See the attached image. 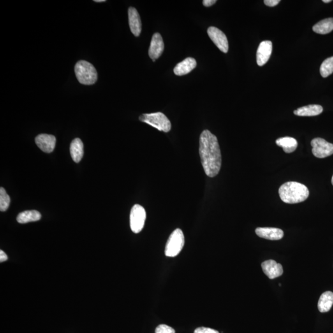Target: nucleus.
Returning <instances> with one entry per match:
<instances>
[{"label":"nucleus","instance_id":"nucleus-1","mask_svg":"<svg viewBox=\"0 0 333 333\" xmlns=\"http://www.w3.org/2000/svg\"><path fill=\"white\" fill-rule=\"evenodd\" d=\"M200 155L205 174L209 177L218 175L222 166V155L218 140L207 130L201 134Z\"/></svg>","mask_w":333,"mask_h":333},{"label":"nucleus","instance_id":"nucleus-2","mask_svg":"<svg viewBox=\"0 0 333 333\" xmlns=\"http://www.w3.org/2000/svg\"><path fill=\"white\" fill-rule=\"evenodd\" d=\"M279 197L284 203L297 204L304 202L309 196V189L304 185L289 182L282 185L279 189Z\"/></svg>","mask_w":333,"mask_h":333},{"label":"nucleus","instance_id":"nucleus-3","mask_svg":"<svg viewBox=\"0 0 333 333\" xmlns=\"http://www.w3.org/2000/svg\"><path fill=\"white\" fill-rule=\"evenodd\" d=\"M75 73L78 82L83 85L94 84L98 79L96 69L87 61H78L75 66Z\"/></svg>","mask_w":333,"mask_h":333},{"label":"nucleus","instance_id":"nucleus-4","mask_svg":"<svg viewBox=\"0 0 333 333\" xmlns=\"http://www.w3.org/2000/svg\"><path fill=\"white\" fill-rule=\"evenodd\" d=\"M139 119L141 122L149 124L164 132H168L172 128L169 119L165 114L160 112L142 114L139 117Z\"/></svg>","mask_w":333,"mask_h":333},{"label":"nucleus","instance_id":"nucleus-5","mask_svg":"<svg viewBox=\"0 0 333 333\" xmlns=\"http://www.w3.org/2000/svg\"><path fill=\"white\" fill-rule=\"evenodd\" d=\"M185 244L184 233L179 228L176 229L168 238L165 249L166 256L173 258L180 254Z\"/></svg>","mask_w":333,"mask_h":333},{"label":"nucleus","instance_id":"nucleus-6","mask_svg":"<svg viewBox=\"0 0 333 333\" xmlns=\"http://www.w3.org/2000/svg\"><path fill=\"white\" fill-rule=\"evenodd\" d=\"M147 213L142 205L135 204L131 210L130 216V224L133 233H138L144 227Z\"/></svg>","mask_w":333,"mask_h":333},{"label":"nucleus","instance_id":"nucleus-7","mask_svg":"<svg viewBox=\"0 0 333 333\" xmlns=\"http://www.w3.org/2000/svg\"><path fill=\"white\" fill-rule=\"evenodd\" d=\"M312 153L318 158H325L333 154V144L321 138H316L311 142Z\"/></svg>","mask_w":333,"mask_h":333},{"label":"nucleus","instance_id":"nucleus-8","mask_svg":"<svg viewBox=\"0 0 333 333\" xmlns=\"http://www.w3.org/2000/svg\"><path fill=\"white\" fill-rule=\"evenodd\" d=\"M208 36L221 52L226 53L228 51V41L225 34L218 28L210 27L207 29Z\"/></svg>","mask_w":333,"mask_h":333},{"label":"nucleus","instance_id":"nucleus-9","mask_svg":"<svg viewBox=\"0 0 333 333\" xmlns=\"http://www.w3.org/2000/svg\"><path fill=\"white\" fill-rule=\"evenodd\" d=\"M164 43L160 34L155 33L152 36L149 49V56L152 61H155L163 54Z\"/></svg>","mask_w":333,"mask_h":333},{"label":"nucleus","instance_id":"nucleus-10","mask_svg":"<svg viewBox=\"0 0 333 333\" xmlns=\"http://www.w3.org/2000/svg\"><path fill=\"white\" fill-rule=\"evenodd\" d=\"M272 52V41L267 40L261 42L257 52V63L258 66H264L269 60Z\"/></svg>","mask_w":333,"mask_h":333},{"label":"nucleus","instance_id":"nucleus-11","mask_svg":"<svg viewBox=\"0 0 333 333\" xmlns=\"http://www.w3.org/2000/svg\"><path fill=\"white\" fill-rule=\"evenodd\" d=\"M56 142L55 136L48 134H41L36 138V143L41 151L50 153L54 150Z\"/></svg>","mask_w":333,"mask_h":333},{"label":"nucleus","instance_id":"nucleus-12","mask_svg":"<svg viewBox=\"0 0 333 333\" xmlns=\"http://www.w3.org/2000/svg\"><path fill=\"white\" fill-rule=\"evenodd\" d=\"M262 268L266 276L271 279L280 277L283 274L282 265L274 260L265 261L262 263Z\"/></svg>","mask_w":333,"mask_h":333},{"label":"nucleus","instance_id":"nucleus-13","mask_svg":"<svg viewBox=\"0 0 333 333\" xmlns=\"http://www.w3.org/2000/svg\"><path fill=\"white\" fill-rule=\"evenodd\" d=\"M129 22L130 31L135 37L140 36L142 32V21L137 10L133 7L129 8L128 11Z\"/></svg>","mask_w":333,"mask_h":333},{"label":"nucleus","instance_id":"nucleus-14","mask_svg":"<svg viewBox=\"0 0 333 333\" xmlns=\"http://www.w3.org/2000/svg\"><path fill=\"white\" fill-rule=\"evenodd\" d=\"M256 233L260 238L272 240H281L284 236L283 230L277 228H258Z\"/></svg>","mask_w":333,"mask_h":333},{"label":"nucleus","instance_id":"nucleus-15","mask_svg":"<svg viewBox=\"0 0 333 333\" xmlns=\"http://www.w3.org/2000/svg\"><path fill=\"white\" fill-rule=\"evenodd\" d=\"M197 62L193 57H188L175 67L174 73L178 76L186 75L196 68Z\"/></svg>","mask_w":333,"mask_h":333},{"label":"nucleus","instance_id":"nucleus-16","mask_svg":"<svg viewBox=\"0 0 333 333\" xmlns=\"http://www.w3.org/2000/svg\"><path fill=\"white\" fill-rule=\"evenodd\" d=\"M322 106L317 105H311L298 108L294 111V114L297 116H316L322 113Z\"/></svg>","mask_w":333,"mask_h":333},{"label":"nucleus","instance_id":"nucleus-17","mask_svg":"<svg viewBox=\"0 0 333 333\" xmlns=\"http://www.w3.org/2000/svg\"><path fill=\"white\" fill-rule=\"evenodd\" d=\"M72 158L75 163H78L83 156V144L80 138H75L72 142L70 147Z\"/></svg>","mask_w":333,"mask_h":333},{"label":"nucleus","instance_id":"nucleus-18","mask_svg":"<svg viewBox=\"0 0 333 333\" xmlns=\"http://www.w3.org/2000/svg\"><path fill=\"white\" fill-rule=\"evenodd\" d=\"M333 304V293L327 291L321 295L318 303L319 311L321 313L327 312L332 309Z\"/></svg>","mask_w":333,"mask_h":333},{"label":"nucleus","instance_id":"nucleus-19","mask_svg":"<svg viewBox=\"0 0 333 333\" xmlns=\"http://www.w3.org/2000/svg\"><path fill=\"white\" fill-rule=\"evenodd\" d=\"M276 143L278 146L283 148L286 153H291L295 151L298 145L297 140L295 138L289 136L278 139Z\"/></svg>","mask_w":333,"mask_h":333},{"label":"nucleus","instance_id":"nucleus-20","mask_svg":"<svg viewBox=\"0 0 333 333\" xmlns=\"http://www.w3.org/2000/svg\"><path fill=\"white\" fill-rule=\"evenodd\" d=\"M41 217V214L37 210H25L20 213L17 217V221L19 223H27L29 222L38 221Z\"/></svg>","mask_w":333,"mask_h":333},{"label":"nucleus","instance_id":"nucleus-21","mask_svg":"<svg viewBox=\"0 0 333 333\" xmlns=\"http://www.w3.org/2000/svg\"><path fill=\"white\" fill-rule=\"evenodd\" d=\"M313 31L316 34H327L333 31V18H327L316 23L313 27Z\"/></svg>","mask_w":333,"mask_h":333},{"label":"nucleus","instance_id":"nucleus-22","mask_svg":"<svg viewBox=\"0 0 333 333\" xmlns=\"http://www.w3.org/2000/svg\"><path fill=\"white\" fill-rule=\"evenodd\" d=\"M321 75L327 78L333 73V56L328 57L321 64L320 69Z\"/></svg>","mask_w":333,"mask_h":333},{"label":"nucleus","instance_id":"nucleus-23","mask_svg":"<svg viewBox=\"0 0 333 333\" xmlns=\"http://www.w3.org/2000/svg\"><path fill=\"white\" fill-rule=\"evenodd\" d=\"M10 204V198L7 194L5 189L1 187L0 188V210L1 212L6 211L8 209Z\"/></svg>","mask_w":333,"mask_h":333},{"label":"nucleus","instance_id":"nucleus-24","mask_svg":"<svg viewBox=\"0 0 333 333\" xmlns=\"http://www.w3.org/2000/svg\"><path fill=\"white\" fill-rule=\"evenodd\" d=\"M155 333H175V331L169 326L160 325L156 328Z\"/></svg>","mask_w":333,"mask_h":333},{"label":"nucleus","instance_id":"nucleus-25","mask_svg":"<svg viewBox=\"0 0 333 333\" xmlns=\"http://www.w3.org/2000/svg\"><path fill=\"white\" fill-rule=\"evenodd\" d=\"M194 333H219L217 331L211 328L200 327L196 329Z\"/></svg>","mask_w":333,"mask_h":333},{"label":"nucleus","instance_id":"nucleus-26","mask_svg":"<svg viewBox=\"0 0 333 333\" xmlns=\"http://www.w3.org/2000/svg\"><path fill=\"white\" fill-rule=\"evenodd\" d=\"M279 2V0H265L264 3L268 6L274 7L278 4Z\"/></svg>","mask_w":333,"mask_h":333},{"label":"nucleus","instance_id":"nucleus-27","mask_svg":"<svg viewBox=\"0 0 333 333\" xmlns=\"http://www.w3.org/2000/svg\"><path fill=\"white\" fill-rule=\"evenodd\" d=\"M216 0H204L203 3L205 7H210L216 3Z\"/></svg>","mask_w":333,"mask_h":333},{"label":"nucleus","instance_id":"nucleus-28","mask_svg":"<svg viewBox=\"0 0 333 333\" xmlns=\"http://www.w3.org/2000/svg\"><path fill=\"white\" fill-rule=\"evenodd\" d=\"M8 256L4 253V251L1 250V251H0V262H3L4 261L8 260Z\"/></svg>","mask_w":333,"mask_h":333},{"label":"nucleus","instance_id":"nucleus-29","mask_svg":"<svg viewBox=\"0 0 333 333\" xmlns=\"http://www.w3.org/2000/svg\"><path fill=\"white\" fill-rule=\"evenodd\" d=\"M332 0H323V2L325 3H330V2H332Z\"/></svg>","mask_w":333,"mask_h":333},{"label":"nucleus","instance_id":"nucleus-30","mask_svg":"<svg viewBox=\"0 0 333 333\" xmlns=\"http://www.w3.org/2000/svg\"><path fill=\"white\" fill-rule=\"evenodd\" d=\"M94 1L96 2V3H99V2H105L106 1L105 0H95Z\"/></svg>","mask_w":333,"mask_h":333},{"label":"nucleus","instance_id":"nucleus-31","mask_svg":"<svg viewBox=\"0 0 333 333\" xmlns=\"http://www.w3.org/2000/svg\"><path fill=\"white\" fill-rule=\"evenodd\" d=\"M332 184L333 185V175L332 179Z\"/></svg>","mask_w":333,"mask_h":333}]
</instances>
